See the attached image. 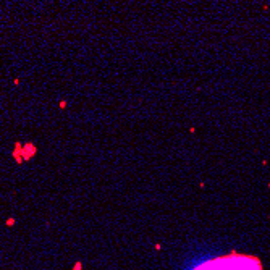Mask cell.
Here are the masks:
<instances>
[{"instance_id":"obj_1","label":"cell","mask_w":270,"mask_h":270,"mask_svg":"<svg viewBox=\"0 0 270 270\" xmlns=\"http://www.w3.org/2000/svg\"><path fill=\"white\" fill-rule=\"evenodd\" d=\"M194 270H262V267L257 259L249 257V256L231 254V256L204 262Z\"/></svg>"}]
</instances>
